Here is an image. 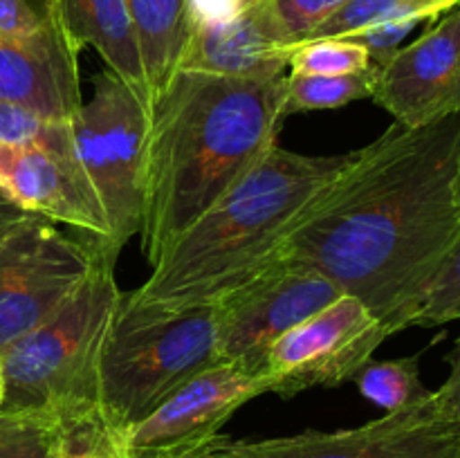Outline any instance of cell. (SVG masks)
Returning a JSON list of instances; mask_svg holds the SVG:
<instances>
[{"label":"cell","mask_w":460,"mask_h":458,"mask_svg":"<svg viewBox=\"0 0 460 458\" xmlns=\"http://www.w3.org/2000/svg\"><path fill=\"white\" fill-rule=\"evenodd\" d=\"M460 112L394 121L323 184L277 259L299 260L362 301L389 330L413 323L460 238Z\"/></svg>","instance_id":"1"},{"label":"cell","mask_w":460,"mask_h":458,"mask_svg":"<svg viewBox=\"0 0 460 458\" xmlns=\"http://www.w3.org/2000/svg\"><path fill=\"white\" fill-rule=\"evenodd\" d=\"M286 119V76H171L151 101L146 137L139 238L148 263L277 146Z\"/></svg>","instance_id":"2"},{"label":"cell","mask_w":460,"mask_h":458,"mask_svg":"<svg viewBox=\"0 0 460 458\" xmlns=\"http://www.w3.org/2000/svg\"><path fill=\"white\" fill-rule=\"evenodd\" d=\"M346 155H301L277 146L151 265L135 287L146 304H216L277 259L296 216L341 169Z\"/></svg>","instance_id":"3"},{"label":"cell","mask_w":460,"mask_h":458,"mask_svg":"<svg viewBox=\"0 0 460 458\" xmlns=\"http://www.w3.org/2000/svg\"><path fill=\"white\" fill-rule=\"evenodd\" d=\"M218 362L214 304L169 308L121 292L97 366L103 429L121 434Z\"/></svg>","instance_id":"4"},{"label":"cell","mask_w":460,"mask_h":458,"mask_svg":"<svg viewBox=\"0 0 460 458\" xmlns=\"http://www.w3.org/2000/svg\"><path fill=\"white\" fill-rule=\"evenodd\" d=\"M119 295L115 260L102 256L52 317L0 355V409L54 413L70 434L103 427L97 411V366Z\"/></svg>","instance_id":"5"},{"label":"cell","mask_w":460,"mask_h":458,"mask_svg":"<svg viewBox=\"0 0 460 458\" xmlns=\"http://www.w3.org/2000/svg\"><path fill=\"white\" fill-rule=\"evenodd\" d=\"M148 124L146 90L111 70L94 76L93 94L70 119L76 157L111 223L106 256L112 260L142 227Z\"/></svg>","instance_id":"6"},{"label":"cell","mask_w":460,"mask_h":458,"mask_svg":"<svg viewBox=\"0 0 460 458\" xmlns=\"http://www.w3.org/2000/svg\"><path fill=\"white\" fill-rule=\"evenodd\" d=\"M103 254L31 216L0 241V355L52 317Z\"/></svg>","instance_id":"7"},{"label":"cell","mask_w":460,"mask_h":458,"mask_svg":"<svg viewBox=\"0 0 460 458\" xmlns=\"http://www.w3.org/2000/svg\"><path fill=\"white\" fill-rule=\"evenodd\" d=\"M341 295L310 265L274 259L214 304L220 362L261 377L274 341Z\"/></svg>","instance_id":"8"},{"label":"cell","mask_w":460,"mask_h":458,"mask_svg":"<svg viewBox=\"0 0 460 458\" xmlns=\"http://www.w3.org/2000/svg\"><path fill=\"white\" fill-rule=\"evenodd\" d=\"M386 337L362 301L341 295L274 341L261 377L268 393L281 398L314 386L335 389L358 377Z\"/></svg>","instance_id":"9"},{"label":"cell","mask_w":460,"mask_h":458,"mask_svg":"<svg viewBox=\"0 0 460 458\" xmlns=\"http://www.w3.org/2000/svg\"><path fill=\"white\" fill-rule=\"evenodd\" d=\"M236 458H460V420L434 398L362 427L301 431L265 440H225Z\"/></svg>","instance_id":"10"},{"label":"cell","mask_w":460,"mask_h":458,"mask_svg":"<svg viewBox=\"0 0 460 458\" xmlns=\"http://www.w3.org/2000/svg\"><path fill=\"white\" fill-rule=\"evenodd\" d=\"M265 393L263 377L218 362L112 440L121 458H178L218 438L243 404Z\"/></svg>","instance_id":"11"},{"label":"cell","mask_w":460,"mask_h":458,"mask_svg":"<svg viewBox=\"0 0 460 458\" xmlns=\"http://www.w3.org/2000/svg\"><path fill=\"white\" fill-rule=\"evenodd\" d=\"M0 189L30 214L88 233L106 254L111 223L76 151L0 144Z\"/></svg>","instance_id":"12"},{"label":"cell","mask_w":460,"mask_h":458,"mask_svg":"<svg viewBox=\"0 0 460 458\" xmlns=\"http://www.w3.org/2000/svg\"><path fill=\"white\" fill-rule=\"evenodd\" d=\"M460 75V4L377 70L373 101L394 121L420 126L447 115Z\"/></svg>","instance_id":"13"},{"label":"cell","mask_w":460,"mask_h":458,"mask_svg":"<svg viewBox=\"0 0 460 458\" xmlns=\"http://www.w3.org/2000/svg\"><path fill=\"white\" fill-rule=\"evenodd\" d=\"M76 58L79 49L54 21L34 39H0V101L70 121L84 103Z\"/></svg>","instance_id":"14"},{"label":"cell","mask_w":460,"mask_h":458,"mask_svg":"<svg viewBox=\"0 0 460 458\" xmlns=\"http://www.w3.org/2000/svg\"><path fill=\"white\" fill-rule=\"evenodd\" d=\"M292 48L268 0H252L234 21L191 31L178 70L256 81L279 79L286 76Z\"/></svg>","instance_id":"15"},{"label":"cell","mask_w":460,"mask_h":458,"mask_svg":"<svg viewBox=\"0 0 460 458\" xmlns=\"http://www.w3.org/2000/svg\"><path fill=\"white\" fill-rule=\"evenodd\" d=\"M49 18L75 49L93 48L106 70L146 90L126 0H45ZM148 94V92H146Z\"/></svg>","instance_id":"16"},{"label":"cell","mask_w":460,"mask_h":458,"mask_svg":"<svg viewBox=\"0 0 460 458\" xmlns=\"http://www.w3.org/2000/svg\"><path fill=\"white\" fill-rule=\"evenodd\" d=\"M142 58L148 101L178 72L189 40L184 0H126Z\"/></svg>","instance_id":"17"},{"label":"cell","mask_w":460,"mask_h":458,"mask_svg":"<svg viewBox=\"0 0 460 458\" xmlns=\"http://www.w3.org/2000/svg\"><path fill=\"white\" fill-rule=\"evenodd\" d=\"M377 67L353 75H286V115L310 110H335L359 99H371Z\"/></svg>","instance_id":"18"},{"label":"cell","mask_w":460,"mask_h":458,"mask_svg":"<svg viewBox=\"0 0 460 458\" xmlns=\"http://www.w3.org/2000/svg\"><path fill=\"white\" fill-rule=\"evenodd\" d=\"M458 4L460 0H346L310 39H340L380 22L402 18L434 21Z\"/></svg>","instance_id":"19"},{"label":"cell","mask_w":460,"mask_h":458,"mask_svg":"<svg viewBox=\"0 0 460 458\" xmlns=\"http://www.w3.org/2000/svg\"><path fill=\"white\" fill-rule=\"evenodd\" d=\"M70 429L48 411L0 409V458H63Z\"/></svg>","instance_id":"20"},{"label":"cell","mask_w":460,"mask_h":458,"mask_svg":"<svg viewBox=\"0 0 460 458\" xmlns=\"http://www.w3.org/2000/svg\"><path fill=\"white\" fill-rule=\"evenodd\" d=\"M358 389L368 402L385 409V413L402 411L431 395L422 384L420 355L368 362L355 377Z\"/></svg>","instance_id":"21"},{"label":"cell","mask_w":460,"mask_h":458,"mask_svg":"<svg viewBox=\"0 0 460 458\" xmlns=\"http://www.w3.org/2000/svg\"><path fill=\"white\" fill-rule=\"evenodd\" d=\"M0 144L75 153L70 121L48 119L30 108L9 101H0Z\"/></svg>","instance_id":"22"},{"label":"cell","mask_w":460,"mask_h":458,"mask_svg":"<svg viewBox=\"0 0 460 458\" xmlns=\"http://www.w3.org/2000/svg\"><path fill=\"white\" fill-rule=\"evenodd\" d=\"M288 67L295 75H353L371 67L367 49L349 36L310 39L295 45Z\"/></svg>","instance_id":"23"},{"label":"cell","mask_w":460,"mask_h":458,"mask_svg":"<svg viewBox=\"0 0 460 458\" xmlns=\"http://www.w3.org/2000/svg\"><path fill=\"white\" fill-rule=\"evenodd\" d=\"M460 319V238L427 287L411 326H443Z\"/></svg>","instance_id":"24"},{"label":"cell","mask_w":460,"mask_h":458,"mask_svg":"<svg viewBox=\"0 0 460 458\" xmlns=\"http://www.w3.org/2000/svg\"><path fill=\"white\" fill-rule=\"evenodd\" d=\"M292 45L308 40L346 0H268Z\"/></svg>","instance_id":"25"},{"label":"cell","mask_w":460,"mask_h":458,"mask_svg":"<svg viewBox=\"0 0 460 458\" xmlns=\"http://www.w3.org/2000/svg\"><path fill=\"white\" fill-rule=\"evenodd\" d=\"M52 25L45 0H0V39L25 40Z\"/></svg>","instance_id":"26"},{"label":"cell","mask_w":460,"mask_h":458,"mask_svg":"<svg viewBox=\"0 0 460 458\" xmlns=\"http://www.w3.org/2000/svg\"><path fill=\"white\" fill-rule=\"evenodd\" d=\"M420 22L425 21H422V18H402V21L380 22V25L355 31L349 39L358 40V43L367 49L368 58H371V66H376L377 70H380V67H385L386 63L391 61V57L402 48L404 40L409 39V34H411Z\"/></svg>","instance_id":"27"},{"label":"cell","mask_w":460,"mask_h":458,"mask_svg":"<svg viewBox=\"0 0 460 458\" xmlns=\"http://www.w3.org/2000/svg\"><path fill=\"white\" fill-rule=\"evenodd\" d=\"M250 4L252 0H184L189 34L198 30L225 25V22L241 16Z\"/></svg>","instance_id":"28"},{"label":"cell","mask_w":460,"mask_h":458,"mask_svg":"<svg viewBox=\"0 0 460 458\" xmlns=\"http://www.w3.org/2000/svg\"><path fill=\"white\" fill-rule=\"evenodd\" d=\"M63 458H121V454L117 452L115 440L106 429L93 427V429L72 431L70 447Z\"/></svg>","instance_id":"29"},{"label":"cell","mask_w":460,"mask_h":458,"mask_svg":"<svg viewBox=\"0 0 460 458\" xmlns=\"http://www.w3.org/2000/svg\"><path fill=\"white\" fill-rule=\"evenodd\" d=\"M434 398L449 416L460 420V337L454 344L452 355H449V375L440 384L438 391H434Z\"/></svg>","instance_id":"30"},{"label":"cell","mask_w":460,"mask_h":458,"mask_svg":"<svg viewBox=\"0 0 460 458\" xmlns=\"http://www.w3.org/2000/svg\"><path fill=\"white\" fill-rule=\"evenodd\" d=\"M34 214L25 211L22 207H18L7 193L0 189V241L7 238L9 233L13 232L16 227H21L27 218H31Z\"/></svg>","instance_id":"31"},{"label":"cell","mask_w":460,"mask_h":458,"mask_svg":"<svg viewBox=\"0 0 460 458\" xmlns=\"http://www.w3.org/2000/svg\"><path fill=\"white\" fill-rule=\"evenodd\" d=\"M225 440L227 438L218 436V438L211 440V443L205 445V447H198V449H193V452L182 454V456H178V458H236L227 449V443H225Z\"/></svg>","instance_id":"32"},{"label":"cell","mask_w":460,"mask_h":458,"mask_svg":"<svg viewBox=\"0 0 460 458\" xmlns=\"http://www.w3.org/2000/svg\"><path fill=\"white\" fill-rule=\"evenodd\" d=\"M449 112H460V75L456 81V88H454L452 99H449ZM458 196H460V153H458Z\"/></svg>","instance_id":"33"},{"label":"cell","mask_w":460,"mask_h":458,"mask_svg":"<svg viewBox=\"0 0 460 458\" xmlns=\"http://www.w3.org/2000/svg\"><path fill=\"white\" fill-rule=\"evenodd\" d=\"M4 400V377H3V368H0V407H3Z\"/></svg>","instance_id":"34"}]
</instances>
